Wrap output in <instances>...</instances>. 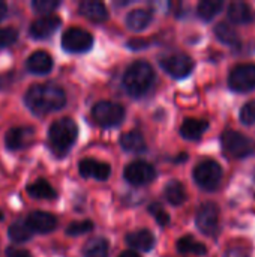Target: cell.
Wrapping results in <instances>:
<instances>
[{"instance_id": "25", "label": "cell", "mask_w": 255, "mask_h": 257, "mask_svg": "<svg viewBox=\"0 0 255 257\" xmlns=\"http://www.w3.org/2000/svg\"><path fill=\"white\" fill-rule=\"evenodd\" d=\"M164 194H165V199H167V200L170 202V205H173V206H180V205H183L185 200H186L185 187H183L182 182H179V181H170V182L165 185Z\"/></svg>"}, {"instance_id": "16", "label": "cell", "mask_w": 255, "mask_h": 257, "mask_svg": "<svg viewBox=\"0 0 255 257\" xmlns=\"http://www.w3.org/2000/svg\"><path fill=\"white\" fill-rule=\"evenodd\" d=\"M78 11L83 17L93 23H104L108 20V11L104 3L96 2V0H86L81 2L78 6Z\"/></svg>"}, {"instance_id": "17", "label": "cell", "mask_w": 255, "mask_h": 257, "mask_svg": "<svg viewBox=\"0 0 255 257\" xmlns=\"http://www.w3.org/2000/svg\"><path fill=\"white\" fill-rule=\"evenodd\" d=\"M27 69L33 74H47L53 68V57L42 50L35 51L27 59Z\"/></svg>"}, {"instance_id": "24", "label": "cell", "mask_w": 255, "mask_h": 257, "mask_svg": "<svg viewBox=\"0 0 255 257\" xmlns=\"http://www.w3.org/2000/svg\"><path fill=\"white\" fill-rule=\"evenodd\" d=\"M215 35H216V38H218L222 44H225V45H231V47L240 45L239 33L236 32V29H234L231 24H228V23H225V21L216 24V27H215Z\"/></svg>"}, {"instance_id": "34", "label": "cell", "mask_w": 255, "mask_h": 257, "mask_svg": "<svg viewBox=\"0 0 255 257\" xmlns=\"http://www.w3.org/2000/svg\"><path fill=\"white\" fill-rule=\"evenodd\" d=\"M240 120L245 125H252L255 123V101L246 102L242 110H240Z\"/></svg>"}, {"instance_id": "18", "label": "cell", "mask_w": 255, "mask_h": 257, "mask_svg": "<svg viewBox=\"0 0 255 257\" xmlns=\"http://www.w3.org/2000/svg\"><path fill=\"white\" fill-rule=\"evenodd\" d=\"M228 18L237 24H249L254 21L255 14L251 6L245 2H233L228 6Z\"/></svg>"}, {"instance_id": "21", "label": "cell", "mask_w": 255, "mask_h": 257, "mask_svg": "<svg viewBox=\"0 0 255 257\" xmlns=\"http://www.w3.org/2000/svg\"><path fill=\"white\" fill-rule=\"evenodd\" d=\"M152 18H153V15L149 9H134L126 17V26L131 30L140 32L150 24Z\"/></svg>"}, {"instance_id": "11", "label": "cell", "mask_w": 255, "mask_h": 257, "mask_svg": "<svg viewBox=\"0 0 255 257\" xmlns=\"http://www.w3.org/2000/svg\"><path fill=\"white\" fill-rule=\"evenodd\" d=\"M123 178L131 185L141 187V185L150 184L156 178V172H155L153 166L146 161H134L126 166V169L123 172Z\"/></svg>"}, {"instance_id": "19", "label": "cell", "mask_w": 255, "mask_h": 257, "mask_svg": "<svg viewBox=\"0 0 255 257\" xmlns=\"http://www.w3.org/2000/svg\"><path fill=\"white\" fill-rule=\"evenodd\" d=\"M126 242L134 248L140 251H149L155 245V236L150 230L141 229L137 232H132L126 236Z\"/></svg>"}, {"instance_id": "28", "label": "cell", "mask_w": 255, "mask_h": 257, "mask_svg": "<svg viewBox=\"0 0 255 257\" xmlns=\"http://www.w3.org/2000/svg\"><path fill=\"white\" fill-rule=\"evenodd\" d=\"M8 235H9V238H11L14 242L23 244V242L30 241L33 232H32V229L29 227L27 221H15V223L11 224L9 230H8Z\"/></svg>"}, {"instance_id": "35", "label": "cell", "mask_w": 255, "mask_h": 257, "mask_svg": "<svg viewBox=\"0 0 255 257\" xmlns=\"http://www.w3.org/2000/svg\"><path fill=\"white\" fill-rule=\"evenodd\" d=\"M126 45H128V48H131V50H144V48H147V47L150 45V41L143 39V38H134V39L128 41Z\"/></svg>"}, {"instance_id": "6", "label": "cell", "mask_w": 255, "mask_h": 257, "mask_svg": "<svg viewBox=\"0 0 255 257\" xmlns=\"http://www.w3.org/2000/svg\"><path fill=\"white\" fill-rule=\"evenodd\" d=\"M95 122L101 126L110 128L119 125L125 117V108L120 104L111 101H99L92 110Z\"/></svg>"}, {"instance_id": "32", "label": "cell", "mask_w": 255, "mask_h": 257, "mask_svg": "<svg viewBox=\"0 0 255 257\" xmlns=\"http://www.w3.org/2000/svg\"><path fill=\"white\" fill-rule=\"evenodd\" d=\"M18 38V30L15 27H0V47L12 45Z\"/></svg>"}, {"instance_id": "37", "label": "cell", "mask_w": 255, "mask_h": 257, "mask_svg": "<svg viewBox=\"0 0 255 257\" xmlns=\"http://www.w3.org/2000/svg\"><path fill=\"white\" fill-rule=\"evenodd\" d=\"M224 257H249V254H248V251L243 247H236V248L227 250Z\"/></svg>"}, {"instance_id": "36", "label": "cell", "mask_w": 255, "mask_h": 257, "mask_svg": "<svg viewBox=\"0 0 255 257\" xmlns=\"http://www.w3.org/2000/svg\"><path fill=\"white\" fill-rule=\"evenodd\" d=\"M6 257H32V254L27 250H23V248L8 247L6 248Z\"/></svg>"}, {"instance_id": "23", "label": "cell", "mask_w": 255, "mask_h": 257, "mask_svg": "<svg viewBox=\"0 0 255 257\" xmlns=\"http://www.w3.org/2000/svg\"><path fill=\"white\" fill-rule=\"evenodd\" d=\"M27 193L33 199H44V200L56 199V196H57L56 190L45 179H38V181L29 184L27 185Z\"/></svg>"}, {"instance_id": "13", "label": "cell", "mask_w": 255, "mask_h": 257, "mask_svg": "<svg viewBox=\"0 0 255 257\" xmlns=\"http://www.w3.org/2000/svg\"><path fill=\"white\" fill-rule=\"evenodd\" d=\"M60 23H62V20L57 15H44L30 24L29 33L35 39H44V38H48L50 35H53L59 29Z\"/></svg>"}, {"instance_id": "12", "label": "cell", "mask_w": 255, "mask_h": 257, "mask_svg": "<svg viewBox=\"0 0 255 257\" xmlns=\"http://www.w3.org/2000/svg\"><path fill=\"white\" fill-rule=\"evenodd\" d=\"M35 130L30 126H15L11 128L5 136V145L9 151H20L29 146L33 140Z\"/></svg>"}, {"instance_id": "5", "label": "cell", "mask_w": 255, "mask_h": 257, "mask_svg": "<svg viewBox=\"0 0 255 257\" xmlns=\"http://www.w3.org/2000/svg\"><path fill=\"white\" fill-rule=\"evenodd\" d=\"M195 182L206 191H213L219 187L221 178H222V169L221 166L213 160H206L200 163L192 173Z\"/></svg>"}, {"instance_id": "22", "label": "cell", "mask_w": 255, "mask_h": 257, "mask_svg": "<svg viewBox=\"0 0 255 257\" xmlns=\"http://www.w3.org/2000/svg\"><path fill=\"white\" fill-rule=\"evenodd\" d=\"M120 146L126 151V152H134V154H140L146 151V140L144 137L137 133V131H129L122 134L120 137Z\"/></svg>"}, {"instance_id": "40", "label": "cell", "mask_w": 255, "mask_h": 257, "mask_svg": "<svg viewBox=\"0 0 255 257\" xmlns=\"http://www.w3.org/2000/svg\"><path fill=\"white\" fill-rule=\"evenodd\" d=\"M119 257H141L138 253H135V251H125V253H122Z\"/></svg>"}, {"instance_id": "29", "label": "cell", "mask_w": 255, "mask_h": 257, "mask_svg": "<svg viewBox=\"0 0 255 257\" xmlns=\"http://www.w3.org/2000/svg\"><path fill=\"white\" fill-rule=\"evenodd\" d=\"M222 5L224 3L221 0H203L197 6V14L201 20L209 21L222 9Z\"/></svg>"}, {"instance_id": "33", "label": "cell", "mask_w": 255, "mask_h": 257, "mask_svg": "<svg viewBox=\"0 0 255 257\" xmlns=\"http://www.w3.org/2000/svg\"><path fill=\"white\" fill-rule=\"evenodd\" d=\"M59 5H60L59 0H35V2L32 3L33 9H35L36 12L47 14V15H50L51 11H54L56 8H59Z\"/></svg>"}, {"instance_id": "9", "label": "cell", "mask_w": 255, "mask_h": 257, "mask_svg": "<svg viewBox=\"0 0 255 257\" xmlns=\"http://www.w3.org/2000/svg\"><path fill=\"white\" fill-rule=\"evenodd\" d=\"M161 66L174 78H185L191 74L195 63L191 56L185 53H174L161 57Z\"/></svg>"}, {"instance_id": "2", "label": "cell", "mask_w": 255, "mask_h": 257, "mask_svg": "<svg viewBox=\"0 0 255 257\" xmlns=\"http://www.w3.org/2000/svg\"><path fill=\"white\" fill-rule=\"evenodd\" d=\"M77 136H78L77 123L69 117H62L53 122L48 130L50 149L56 157H63L71 151L72 145L77 140Z\"/></svg>"}, {"instance_id": "4", "label": "cell", "mask_w": 255, "mask_h": 257, "mask_svg": "<svg viewBox=\"0 0 255 257\" xmlns=\"http://www.w3.org/2000/svg\"><path fill=\"white\" fill-rule=\"evenodd\" d=\"M221 143H222L224 154L228 158L242 160V158H246V157L252 155L255 152L254 140L243 136L242 133H237V131H233V130H227V131L222 133Z\"/></svg>"}, {"instance_id": "3", "label": "cell", "mask_w": 255, "mask_h": 257, "mask_svg": "<svg viewBox=\"0 0 255 257\" xmlns=\"http://www.w3.org/2000/svg\"><path fill=\"white\" fill-rule=\"evenodd\" d=\"M155 81V71L144 60L134 62L123 75V86L132 98L143 96Z\"/></svg>"}, {"instance_id": "20", "label": "cell", "mask_w": 255, "mask_h": 257, "mask_svg": "<svg viewBox=\"0 0 255 257\" xmlns=\"http://www.w3.org/2000/svg\"><path fill=\"white\" fill-rule=\"evenodd\" d=\"M209 128L207 120L201 119H186L180 126V134L186 140H198Z\"/></svg>"}, {"instance_id": "38", "label": "cell", "mask_w": 255, "mask_h": 257, "mask_svg": "<svg viewBox=\"0 0 255 257\" xmlns=\"http://www.w3.org/2000/svg\"><path fill=\"white\" fill-rule=\"evenodd\" d=\"M11 78H12V74H3L0 75V89H5L9 83H11Z\"/></svg>"}, {"instance_id": "8", "label": "cell", "mask_w": 255, "mask_h": 257, "mask_svg": "<svg viewBox=\"0 0 255 257\" xmlns=\"http://www.w3.org/2000/svg\"><path fill=\"white\" fill-rule=\"evenodd\" d=\"M228 86L234 92H249L255 89L254 63H242L234 66L228 75Z\"/></svg>"}, {"instance_id": "30", "label": "cell", "mask_w": 255, "mask_h": 257, "mask_svg": "<svg viewBox=\"0 0 255 257\" xmlns=\"http://www.w3.org/2000/svg\"><path fill=\"white\" fill-rule=\"evenodd\" d=\"M149 212L153 215L155 221H156L161 227H165V226L170 224V215H168V212H167L159 203H150Z\"/></svg>"}, {"instance_id": "27", "label": "cell", "mask_w": 255, "mask_h": 257, "mask_svg": "<svg viewBox=\"0 0 255 257\" xmlns=\"http://www.w3.org/2000/svg\"><path fill=\"white\" fill-rule=\"evenodd\" d=\"M110 251V244L104 238H93L86 242L83 248L84 257H107Z\"/></svg>"}, {"instance_id": "15", "label": "cell", "mask_w": 255, "mask_h": 257, "mask_svg": "<svg viewBox=\"0 0 255 257\" xmlns=\"http://www.w3.org/2000/svg\"><path fill=\"white\" fill-rule=\"evenodd\" d=\"M27 224L32 229V232L36 233H50L57 226V218L44 211H35L27 217Z\"/></svg>"}, {"instance_id": "26", "label": "cell", "mask_w": 255, "mask_h": 257, "mask_svg": "<svg viewBox=\"0 0 255 257\" xmlns=\"http://www.w3.org/2000/svg\"><path fill=\"white\" fill-rule=\"evenodd\" d=\"M177 250L182 254H195V256H204L207 253V248L204 244L198 242L192 236H182L177 241Z\"/></svg>"}, {"instance_id": "31", "label": "cell", "mask_w": 255, "mask_h": 257, "mask_svg": "<svg viewBox=\"0 0 255 257\" xmlns=\"http://www.w3.org/2000/svg\"><path fill=\"white\" fill-rule=\"evenodd\" d=\"M93 229V223L92 221H75V223H71L66 229V233L71 235V236H80V235H84L87 232H90Z\"/></svg>"}, {"instance_id": "10", "label": "cell", "mask_w": 255, "mask_h": 257, "mask_svg": "<svg viewBox=\"0 0 255 257\" xmlns=\"http://www.w3.org/2000/svg\"><path fill=\"white\" fill-rule=\"evenodd\" d=\"M195 224L198 230L207 236H215L219 226V209L215 203H203L197 211Z\"/></svg>"}, {"instance_id": "7", "label": "cell", "mask_w": 255, "mask_h": 257, "mask_svg": "<svg viewBox=\"0 0 255 257\" xmlns=\"http://www.w3.org/2000/svg\"><path fill=\"white\" fill-rule=\"evenodd\" d=\"M93 45V36L81 27H69L62 35V47L69 53H84Z\"/></svg>"}, {"instance_id": "14", "label": "cell", "mask_w": 255, "mask_h": 257, "mask_svg": "<svg viewBox=\"0 0 255 257\" xmlns=\"http://www.w3.org/2000/svg\"><path fill=\"white\" fill-rule=\"evenodd\" d=\"M80 175L83 178H93L96 181H107L111 175V167L107 163L86 158L78 164Z\"/></svg>"}, {"instance_id": "1", "label": "cell", "mask_w": 255, "mask_h": 257, "mask_svg": "<svg viewBox=\"0 0 255 257\" xmlns=\"http://www.w3.org/2000/svg\"><path fill=\"white\" fill-rule=\"evenodd\" d=\"M26 105L35 114H47L56 110H60L66 104L65 90L56 84L44 83V84H33L29 87L24 96Z\"/></svg>"}, {"instance_id": "41", "label": "cell", "mask_w": 255, "mask_h": 257, "mask_svg": "<svg viewBox=\"0 0 255 257\" xmlns=\"http://www.w3.org/2000/svg\"><path fill=\"white\" fill-rule=\"evenodd\" d=\"M2 218H3V214H2V211H0V221H2Z\"/></svg>"}, {"instance_id": "39", "label": "cell", "mask_w": 255, "mask_h": 257, "mask_svg": "<svg viewBox=\"0 0 255 257\" xmlns=\"http://www.w3.org/2000/svg\"><path fill=\"white\" fill-rule=\"evenodd\" d=\"M6 12H8V6H6L3 2H0V20H3V18H5Z\"/></svg>"}]
</instances>
